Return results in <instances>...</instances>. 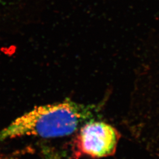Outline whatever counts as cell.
Instances as JSON below:
<instances>
[{
  "label": "cell",
  "instance_id": "7a4b0ae2",
  "mask_svg": "<svg viewBox=\"0 0 159 159\" xmlns=\"http://www.w3.org/2000/svg\"><path fill=\"white\" fill-rule=\"evenodd\" d=\"M74 139L73 150L75 157L103 158L114 155L120 134L106 123L91 120L82 125Z\"/></svg>",
  "mask_w": 159,
  "mask_h": 159
},
{
  "label": "cell",
  "instance_id": "277c9868",
  "mask_svg": "<svg viewBox=\"0 0 159 159\" xmlns=\"http://www.w3.org/2000/svg\"><path fill=\"white\" fill-rule=\"evenodd\" d=\"M1 1V0H0V1Z\"/></svg>",
  "mask_w": 159,
  "mask_h": 159
},
{
  "label": "cell",
  "instance_id": "3957f363",
  "mask_svg": "<svg viewBox=\"0 0 159 159\" xmlns=\"http://www.w3.org/2000/svg\"><path fill=\"white\" fill-rule=\"evenodd\" d=\"M42 159H62L60 153L54 148L43 146L41 151Z\"/></svg>",
  "mask_w": 159,
  "mask_h": 159
},
{
  "label": "cell",
  "instance_id": "6da1fadb",
  "mask_svg": "<svg viewBox=\"0 0 159 159\" xmlns=\"http://www.w3.org/2000/svg\"><path fill=\"white\" fill-rule=\"evenodd\" d=\"M97 108L67 99L35 107L0 131V143L25 136L45 139L67 136L92 120Z\"/></svg>",
  "mask_w": 159,
  "mask_h": 159
}]
</instances>
